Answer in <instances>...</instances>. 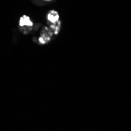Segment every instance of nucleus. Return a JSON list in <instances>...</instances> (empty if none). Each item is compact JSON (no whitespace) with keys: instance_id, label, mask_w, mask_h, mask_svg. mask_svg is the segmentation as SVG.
<instances>
[{"instance_id":"1","label":"nucleus","mask_w":131,"mask_h":131,"mask_svg":"<svg viewBox=\"0 0 131 131\" xmlns=\"http://www.w3.org/2000/svg\"><path fill=\"white\" fill-rule=\"evenodd\" d=\"M29 25V26L32 25V22L29 20L28 17H27V16H24L20 19V26H23V25Z\"/></svg>"}]
</instances>
